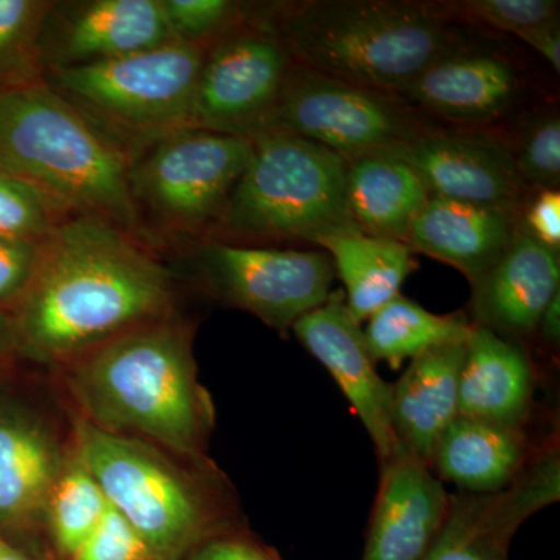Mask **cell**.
<instances>
[{
	"label": "cell",
	"instance_id": "cell-40",
	"mask_svg": "<svg viewBox=\"0 0 560 560\" xmlns=\"http://www.w3.org/2000/svg\"><path fill=\"white\" fill-rule=\"evenodd\" d=\"M0 560H49L16 547L13 541L0 536Z\"/></svg>",
	"mask_w": 560,
	"mask_h": 560
},
{
	"label": "cell",
	"instance_id": "cell-36",
	"mask_svg": "<svg viewBox=\"0 0 560 560\" xmlns=\"http://www.w3.org/2000/svg\"><path fill=\"white\" fill-rule=\"evenodd\" d=\"M523 228L548 248L559 250L560 246V195L556 189H544L534 198L525 217Z\"/></svg>",
	"mask_w": 560,
	"mask_h": 560
},
{
	"label": "cell",
	"instance_id": "cell-17",
	"mask_svg": "<svg viewBox=\"0 0 560 560\" xmlns=\"http://www.w3.org/2000/svg\"><path fill=\"white\" fill-rule=\"evenodd\" d=\"M68 458L38 412L0 399V536L10 540L44 526L47 499Z\"/></svg>",
	"mask_w": 560,
	"mask_h": 560
},
{
	"label": "cell",
	"instance_id": "cell-18",
	"mask_svg": "<svg viewBox=\"0 0 560 560\" xmlns=\"http://www.w3.org/2000/svg\"><path fill=\"white\" fill-rule=\"evenodd\" d=\"M471 287L477 326L503 338L529 337L560 291L559 250L537 242L521 219L503 256Z\"/></svg>",
	"mask_w": 560,
	"mask_h": 560
},
{
	"label": "cell",
	"instance_id": "cell-37",
	"mask_svg": "<svg viewBox=\"0 0 560 560\" xmlns=\"http://www.w3.org/2000/svg\"><path fill=\"white\" fill-rule=\"evenodd\" d=\"M525 40L534 50L539 51L541 57L550 62L551 68L559 72L560 70V31L559 21L545 27L534 28V31L523 33L518 36Z\"/></svg>",
	"mask_w": 560,
	"mask_h": 560
},
{
	"label": "cell",
	"instance_id": "cell-39",
	"mask_svg": "<svg viewBox=\"0 0 560 560\" xmlns=\"http://www.w3.org/2000/svg\"><path fill=\"white\" fill-rule=\"evenodd\" d=\"M10 357H14L10 319L7 312H0V364L10 359Z\"/></svg>",
	"mask_w": 560,
	"mask_h": 560
},
{
	"label": "cell",
	"instance_id": "cell-14",
	"mask_svg": "<svg viewBox=\"0 0 560 560\" xmlns=\"http://www.w3.org/2000/svg\"><path fill=\"white\" fill-rule=\"evenodd\" d=\"M173 40L161 0L51 2L40 61L50 70L80 68L136 54Z\"/></svg>",
	"mask_w": 560,
	"mask_h": 560
},
{
	"label": "cell",
	"instance_id": "cell-16",
	"mask_svg": "<svg viewBox=\"0 0 560 560\" xmlns=\"http://www.w3.org/2000/svg\"><path fill=\"white\" fill-rule=\"evenodd\" d=\"M451 493L401 445L381 463L377 497L361 560H420L444 526Z\"/></svg>",
	"mask_w": 560,
	"mask_h": 560
},
{
	"label": "cell",
	"instance_id": "cell-1",
	"mask_svg": "<svg viewBox=\"0 0 560 560\" xmlns=\"http://www.w3.org/2000/svg\"><path fill=\"white\" fill-rule=\"evenodd\" d=\"M175 279L153 248L95 215H70L40 245L7 308L14 355L66 366L125 331L175 315Z\"/></svg>",
	"mask_w": 560,
	"mask_h": 560
},
{
	"label": "cell",
	"instance_id": "cell-13",
	"mask_svg": "<svg viewBox=\"0 0 560 560\" xmlns=\"http://www.w3.org/2000/svg\"><path fill=\"white\" fill-rule=\"evenodd\" d=\"M378 154L407 164L431 197L517 209L525 194L514 149L489 132L427 130Z\"/></svg>",
	"mask_w": 560,
	"mask_h": 560
},
{
	"label": "cell",
	"instance_id": "cell-5",
	"mask_svg": "<svg viewBox=\"0 0 560 560\" xmlns=\"http://www.w3.org/2000/svg\"><path fill=\"white\" fill-rule=\"evenodd\" d=\"M205 241L260 245L360 231L349 212L348 160L312 140L268 131Z\"/></svg>",
	"mask_w": 560,
	"mask_h": 560
},
{
	"label": "cell",
	"instance_id": "cell-38",
	"mask_svg": "<svg viewBox=\"0 0 560 560\" xmlns=\"http://www.w3.org/2000/svg\"><path fill=\"white\" fill-rule=\"evenodd\" d=\"M537 331L545 341L551 346H559L560 341V291L541 313Z\"/></svg>",
	"mask_w": 560,
	"mask_h": 560
},
{
	"label": "cell",
	"instance_id": "cell-32",
	"mask_svg": "<svg viewBox=\"0 0 560 560\" xmlns=\"http://www.w3.org/2000/svg\"><path fill=\"white\" fill-rule=\"evenodd\" d=\"M458 5L470 18L515 36L558 22L559 13V2L552 0H471Z\"/></svg>",
	"mask_w": 560,
	"mask_h": 560
},
{
	"label": "cell",
	"instance_id": "cell-15",
	"mask_svg": "<svg viewBox=\"0 0 560 560\" xmlns=\"http://www.w3.org/2000/svg\"><path fill=\"white\" fill-rule=\"evenodd\" d=\"M302 348L326 368L370 434L378 460L401 447L390 420V383L375 368L359 320L350 315L341 291L291 327Z\"/></svg>",
	"mask_w": 560,
	"mask_h": 560
},
{
	"label": "cell",
	"instance_id": "cell-27",
	"mask_svg": "<svg viewBox=\"0 0 560 560\" xmlns=\"http://www.w3.org/2000/svg\"><path fill=\"white\" fill-rule=\"evenodd\" d=\"M108 510L109 503L101 486L69 448V458L50 490L44 511V528L49 530L61 558L68 560L73 555Z\"/></svg>",
	"mask_w": 560,
	"mask_h": 560
},
{
	"label": "cell",
	"instance_id": "cell-23",
	"mask_svg": "<svg viewBox=\"0 0 560 560\" xmlns=\"http://www.w3.org/2000/svg\"><path fill=\"white\" fill-rule=\"evenodd\" d=\"M530 460L525 425L458 416L438 442L431 470L460 492L492 493L508 488Z\"/></svg>",
	"mask_w": 560,
	"mask_h": 560
},
{
	"label": "cell",
	"instance_id": "cell-34",
	"mask_svg": "<svg viewBox=\"0 0 560 560\" xmlns=\"http://www.w3.org/2000/svg\"><path fill=\"white\" fill-rule=\"evenodd\" d=\"M40 245L0 238V312H5L31 282Z\"/></svg>",
	"mask_w": 560,
	"mask_h": 560
},
{
	"label": "cell",
	"instance_id": "cell-24",
	"mask_svg": "<svg viewBox=\"0 0 560 560\" xmlns=\"http://www.w3.org/2000/svg\"><path fill=\"white\" fill-rule=\"evenodd\" d=\"M346 194L350 215L361 232L404 243L431 197L407 164L386 154L348 161Z\"/></svg>",
	"mask_w": 560,
	"mask_h": 560
},
{
	"label": "cell",
	"instance_id": "cell-33",
	"mask_svg": "<svg viewBox=\"0 0 560 560\" xmlns=\"http://www.w3.org/2000/svg\"><path fill=\"white\" fill-rule=\"evenodd\" d=\"M68 560H156L130 523L109 506Z\"/></svg>",
	"mask_w": 560,
	"mask_h": 560
},
{
	"label": "cell",
	"instance_id": "cell-3",
	"mask_svg": "<svg viewBox=\"0 0 560 560\" xmlns=\"http://www.w3.org/2000/svg\"><path fill=\"white\" fill-rule=\"evenodd\" d=\"M130 161L124 142L46 81L0 94V172L68 215L101 217L147 243L128 184Z\"/></svg>",
	"mask_w": 560,
	"mask_h": 560
},
{
	"label": "cell",
	"instance_id": "cell-6",
	"mask_svg": "<svg viewBox=\"0 0 560 560\" xmlns=\"http://www.w3.org/2000/svg\"><path fill=\"white\" fill-rule=\"evenodd\" d=\"M70 452L154 559L183 560L212 536L223 510L215 492L178 470L161 448L77 418Z\"/></svg>",
	"mask_w": 560,
	"mask_h": 560
},
{
	"label": "cell",
	"instance_id": "cell-12",
	"mask_svg": "<svg viewBox=\"0 0 560 560\" xmlns=\"http://www.w3.org/2000/svg\"><path fill=\"white\" fill-rule=\"evenodd\" d=\"M560 499V458L555 445L534 456L508 488L452 495L436 539L420 560H510L523 523Z\"/></svg>",
	"mask_w": 560,
	"mask_h": 560
},
{
	"label": "cell",
	"instance_id": "cell-26",
	"mask_svg": "<svg viewBox=\"0 0 560 560\" xmlns=\"http://www.w3.org/2000/svg\"><path fill=\"white\" fill-rule=\"evenodd\" d=\"M471 327L459 313L436 315L399 294L368 319L363 334L375 363L400 370L405 361L430 350L467 341Z\"/></svg>",
	"mask_w": 560,
	"mask_h": 560
},
{
	"label": "cell",
	"instance_id": "cell-4",
	"mask_svg": "<svg viewBox=\"0 0 560 560\" xmlns=\"http://www.w3.org/2000/svg\"><path fill=\"white\" fill-rule=\"evenodd\" d=\"M447 7L396 0H315L261 16L296 65L366 90L404 94L456 51Z\"/></svg>",
	"mask_w": 560,
	"mask_h": 560
},
{
	"label": "cell",
	"instance_id": "cell-19",
	"mask_svg": "<svg viewBox=\"0 0 560 560\" xmlns=\"http://www.w3.org/2000/svg\"><path fill=\"white\" fill-rule=\"evenodd\" d=\"M518 224L515 208L430 197L412 223L407 245L452 265L475 283L503 256Z\"/></svg>",
	"mask_w": 560,
	"mask_h": 560
},
{
	"label": "cell",
	"instance_id": "cell-10",
	"mask_svg": "<svg viewBox=\"0 0 560 560\" xmlns=\"http://www.w3.org/2000/svg\"><path fill=\"white\" fill-rule=\"evenodd\" d=\"M427 130L396 94L353 86L294 62L264 132L312 140L352 161L385 153Z\"/></svg>",
	"mask_w": 560,
	"mask_h": 560
},
{
	"label": "cell",
	"instance_id": "cell-25",
	"mask_svg": "<svg viewBox=\"0 0 560 560\" xmlns=\"http://www.w3.org/2000/svg\"><path fill=\"white\" fill-rule=\"evenodd\" d=\"M316 245L334 261L345 283L346 307L360 324L399 296L405 280L418 268L407 243L359 230L326 235Z\"/></svg>",
	"mask_w": 560,
	"mask_h": 560
},
{
	"label": "cell",
	"instance_id": "cell-9",
	"mask_svg": "<svg viewBox=\"0 0 560 560\" xmlns=\"http://www.w3.org/2000/svg\"><path fill=\"white\" fill-rule=\"evenodd\" d=\"M187 259L217 300L280 331L326 304L337 278L324 250L200 241Z\"/></svg>",
	"mask_w": 560,
	"mask_h": 560
},
{
	"label": "cell",
	"instance_id": "cell-11",
	"mask_svg": "<svg viewBox=\"0 0 560 560\" xmlns=\"http://www.w3.org/2000/svg\"><path fill=\"white\" fill-rule=\"evenodd\" d=\"M294 61L264 16L206 47L190 127L254 138L267 128Z\"/></svg>",
	"mask_w": 560,
	"mask_h": 560
},
{
	"label": "cell",
	"instance_id": "cell-31",
	"mask_svg": "<svg viewBox=\"0 0 560 560\" xmlns=\"http://www.w3.org/2000/svg\"><path fill=\"white\" fill-rule=\"evenodd\" d=\"M518 175L525 186L555 189L560 180V121L558 116L537 120L514 150Z\"/></svg>",
	"mask_w": 560,
	"mask_h": 560
},
{
	"label": "cell",
	"instance_id": "cell-21",
	"mask_svg": "<svg viewBox=\"0 0 560 560\" xmlns=\"http://www.w3.org/2000/svg\"><path fill=\"white\" fill-rule=\"evenodd\" d=\"M466 341L442 346L411 360L390 383V420L397 440L430 466L438 442L458 418L459 374Z\"/></svg>",
	"mask_w": 560,
	"mask_h": 560
},
{
	"label": "cell",
	"instance_id": "cell-28",
	"mask_svg": "<svg viewBox=\"0 0 560 560\" xmlns=\"http://www.w3.org/2000/svg\"><path fill=\"white\" fill-rule=\"evenodd\" d=\"M51 2L0 0V94L44 81L40 35Z\"/></svg>",
	"mask_w": 560,
	"mask_h": 560
},
{
	"label": "cell",
	"instance_id": "cell-7",
	"mask_svg": "<svg viewBox=\"0 0 560 560\" xmlns=\"http://www.w3.org/2000/svg\"><path fill=\"white\" fill-rule=\"evenodd\" d=\"M250 151V138L201 128H183L132 149L128 184L147 243L205 241Z\"/></svg>",
	"mask_w": 560,
	"mask_h": 560
},
{
	"label": "cell",
	"instance_id": "cell-30",
	"mask_svg": "<svg viewBox=\"0 0 560 560\" xmlns=\"http://www.w3.org/2000/svg\"><path fill=\"white\" fill-rule=\"evenodd\" d=\"M161 9L173 39L202 49L248 20L230 0H161Z\"/></svg>",
	"mask_w": 560,
	"mask_h": 560
},
{
	"label": "cell",
	"instance_id": "cell-29",
	"mask_svg": "<svg viewBox=\"0 0 560 560\" xmlns=\"http://www.w3.org/2000/svg\"><path fill=\"white\" fill-rule=\"evenodd\" d=\"M68 217L31 184L0 172V238L40 245Z\"/></svg>",
	"mask_w": 560,
	"mask_h": 560
},
{
	"label": "cell",
	"instance_id": "cell-22",
	"mask_svg": "<svg viewBox=\"0 0 560 560\" xmlns=\"http://www.w3.org/2000/svg\"><path fill=\"white\" fill-rule=\"evenodd\" d=\"M517 90L514 68L503 58L456 50L434 62L404 95L438 116L481 124L510 108Z\"/></svg>",
	"mask_w": 560,
	"mask_h": 560
},
{
	"label": "cell",
	"instance_id": "cell-35",
	"mask_svg": "<svg viewBox=\"0 0 560 560\" xmlns=\"http://www.w3.org/2000/svg\"><path fill=\"white\" fill-rule=\"evenodd\" d=\"M183 560H282L267 548L238 534H212L191 548Z\"/></svg>",
	"mask_w": 560,
	"mask_h": 560
},
{
	"label": "cell",
	"instance_id": "cell-20",
	"mask_svg": "<svg viewBox=\"0 0 560 560\" xmlns=\"http://www.w3.org/2000/svg\"><path fill=\"white\" fill-rule=\"evenodd\" d=\"M534 383L533 363L521 346L474 324L459 374V418L525 425Z\"/></svg>",
	"mask_w": 560,
	"mask_h": 560
},
{
	"label": "cell",
	"instance_id": "cell-8",
	"mask_svg": "<svg viewBox=\"0 0 560 560\" xmlns=\"http://www.w3.org/2000/svg\"><path fill=\"white\" fill-rule=\"evenodd\" d=\"M205 51L173 39L114 60L50 70L44 81L131 151L190 127Z\"/></svg>",
	"mask_w": 560,
	"mask_h": 560
},
{
	"label": "cell",
	"instance_id": "cell-2",
	"mask_svg": "<svg viewBox=\"0 0 560 560\" xmlns=\"http://www.w3.org/2000/svg\"><path fill=\"white\" fill-rule=\"evenodd\" d=\"M62 368L80 419L205 466L212 404L198 382L190 326L176 313Z\"/></svg>",
	"mask_w": 560,
	"mask_h": 560
}]
</instances>
